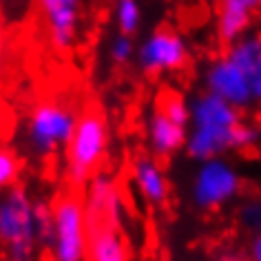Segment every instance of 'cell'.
<instances>
[{"label": "cell", "mask_w": 261, "mask_h": 261, "mask_svg": "<svg viewBox=\"0 0 261 261\" xmlns=\"http://www.w3.org/2000/svg\"><path fill=\"white\" fill-rule=\"evenodd\" d=\"M191 120L186 130V153L195 162L232 151V135L241 122V111L213 91L197 93L188 102Z\"/></svg>", "instance_id": "6da1fadb"}, {"label": "cell", "mask_w": 261, "mask_h": 261, "mask_svg": "<svg viewBox=\"0 0 261 261\" xmlns=\"http://www.w3.org/2000/svg\"><path fill=\"white\" fill-rule=\"evenodd\" d=\"M40 246L36 228V201L20 186L0 195V248L11 261H31Z\"/></svg>", "instance_id": "7a4b0ae2"}, {"label": "cell", "mask_w": 261, "mask_h": 261, "mask_svg": "<svg viewBox=\"0 0 261 261\" xmlns=\"http://www.w3.org/2000/svg\"><path fill=\"white\" fill-rule=\"evenodd\" d=\"M109 151V124L100 111L77 115L69 144L64 146V171L73 186H82L97 173Z\"/></svg>", "instance_id": "3957f363"}, {"label": "cell", "mask_w": 261, "mask_h": 261, "mask_svg": "<svg viewBox=\"0 0 261 261\" xmlns=\"http://www.w3.org/2000/svg\"><path fill=\"white\" fill-rule=\"evenodd\" d=\"M77 115L64 102L44 100L29 111L24 120V142L31 155L49 160L64 151L75 128Z\"/></svg>", "instance_id": "277c9868"}, {"label": "cell", "mask_w": 261, "mask_h": 261, "mask_svg": "<svg viewBox=\"0 0 261 261\" xmlns=\"http://www.w3.org/2000/svg\"><path fill=\"white\" fill-rule=\"evenodd\" d=\"M244 191V177L226 155L201 160L191 179V201L204 213L232 204Z\"/></svg>", "instance_id": "5b68a950"}, {"label": "cell", "mask_w": 261, "mask_h": 261, "mask_svg": "<svg viewBox=\"0 0 261 261\" xmlns=\"http://www.w3.org/2000/svg\"><path fill=\"white\" fill-rule=\"evenodd\" d=\"M54 232L47 250L56 261H80L87 259L89 246V221L84 199L73 193L60 195L54 204Z\"/></svg>", "instance_id": "8992f818"}, {"label": "cell", "mask_w": 261, "mask_h": 261, "mask_svg": "<svg viewBox=\"0 0 261 261\" xmlns=\"http://www.w3.org/2000/svg\"><path fill=\"white\" fill-rule=\"evenodd\" d=\"M204 87L206 91H213L219 97L228 100L239 111H246L252 104H257V97H254V73L244 69L237 60H232L226 51L206 64Z\"/></svg>", "instance_id": "52a82bcc"}, {"label": "cell", "mask_w": 261, "mask_h": 261, "mask_svg": "<svg viewBox=\"0 0 261 261\" xmlns=\"http://www.w3.org/2000/svg\"><path fill=\"white\" fill-rule=\"evenodd\" d=\"M138 64L146 75H166L186 69L191 62V49L186 40L173 29H155L144 38L135 51Z\"/></svg>", "instance_id": "ba28073f"}, {"label": "cell", "mask_w": 261, "mask_h": 261, "mask_svg": "<svg viewBox=\"0 0 261 261\" xmlns=\"http://www.w3.org/2000/svg\"><path fill=\"white\" fill-rule=\"evenodd\" d=\"M47 40L56 51H71L80 36L82 0H40Z\"/></svg>", "instance_id": "9c48e42d"}, {"label": "cell", "mask_w": 261, "mask_h": 261, "mask_svg": "<svg viewBox=\"0 0 261 261\" xmlns=\"http://www.w3.org/2000/svg\"><path fill=\"white\" fill-rule=\"evenodd\" d=\"M84 208H87L89 226H115L122 228L124 204L115 181L109 175H93L84 193Z\"/></svg>", "instance_id": "30bf717a"}, {"label": "cell", "mask_w": 261, "mask_h": 261, "mask_svg": "<svg viewBox=\"0 0 261 261\" xmlns=\"http://www.w3.org/2000/svg\"><path fill=\"white\" fill-rule=\"evenodd\" d=\"M186 130V126L173 122L160 107H155L146 120V144L158 160H168L184 148Z\"/></svg>", "instance_id": "8fae6325"}, {"label": "cell", "mask_w": 261, "mask_h": 261, "mask_svg": "<svg viewBox=\"0 0 261 261\" xmlns=\"http://www.w3.org/2000/svg\"><path fill=\"white\" fill-rule=\"evenodd\" d=\"M130 177H133V184L138 188L140 197L148 206L158 208L168 201L171 184H168L164 168H162L160 160L155 155H142V158L135 160L133 168H130Z\"/></svg>", "instance_id": "7c38bea8"}, {"label": "cell", "mask_w": 261, "mask_h": 261, "mask_svg": "<svg viewBox=\"0 0 261 261\" xmlns=\"http://www.w3.org/2000/svg\"><path fill=\"white\" fill-rule=\"evenodd\" d=\"M261 9V0H217L215 31L221 44H230L250 27L252 14Z\"/></svg>", "instance_id": "4fadbf2b"}, {"label": "cell", "mask_w": 261, "mask_h": 261, "mask_svg": "<svg viewBox=\"0 0 261 261\" xmlns=\"http://www.w3.org/2000/svg\"><path fill=\"white\" fill-rule=\"evenodd\" d=\"M130 257V248L122 228L115 226H89L87 259L93 261H124Z\"/></svg>", "instance_id": "5bb4252c"}, {"label": "cell", "mask_w": 261, "mask_h": 261, "mask_svg": "<svg viewBox=\"0 0 261 261\" xmlns=\"http://www.w3.org/2000/svg\"><path fill=\"white\" fill-rule=\"evenodd\" d=\"M142 22V9L138 0H117L115 3V24L120 34L133 36L140 29Z\"/></svg>", "instance_id": "9a60e30c"}, {"label": "cell", "mask_w": 261, "mask_h": 261, "mask_svg": "<svg viewBox=\"0 0 261 261\" xmlns=\"http://www.w3.org/2000/svg\"><path fill=\"white\" fill-rule=\"evenodd\" d=\"M158 107L164 111V113L171 117L173 122L181 124V126H188V120H191V109H188V102H186L184 95L175 93V91H166V93L160 97Z\"/></svg>", "instance_id": "2e32d148"}, {"label": "cell", "mask_w": 261, "mask_h": 261, "mask_svg": "<svg viewBox=\"0 0 261 261\" xmlns=\"http://www.w3.org/2000/svg\"><path fill=\"white\" fill-rule=\"evenodd\" d=\"M237 224L248 234L261 232V197H250L241 201L237 211Z\"/></svg>", "instance_id": "e0dca14e"}, {"label": "cell", "mask_w": 261, "mask_h": 261, "mask_svg": "<svg viewBox=\"0 0 261 261\" xmlns=\"http://www.w3.org/2000/svg\"><path fill=\"white\" fill-rule=\"evenodd\" d=\"M20 175V160L7 146H0V191H7L16 184Z\"/></svg>", "instance_id": "ac0fdd59"}, {"label": "cell", "mask_w": 261, "mask_h": 261, "mask_svg": "<svg viewBox=\"0 0 261 261\" xmlns=\"http://www.w3.org/2000/svg\"><path fill=\"white\" fill-rule=\"evenodd\" d=\"M36 228L40 246L47 248L51 241V232H54V208L49 201H36Z\"/></svg>", "instance_id": "d6986e66"}, {"label": "cell", "mask_w": 261, "mask_h": 261, "mask_svg": "<svg viewBox=\"0 0 261 261\" xmlns=\"http://www.w3.org/2000/svg\"><path fill=\"white\" fill-rule=\"evenodd\" d=\"M259 140H261V130L254 124L241 120L232 135V151H250V148L259 144Z\"/></svg>", "instance_id": "ffe728a7"}, {"label": "cell", "mask_w": 261, "mask_h": 261, "mask_svg": "<svg viewBox=\"0 0 261 261\" xmlns=\"http://www.w3.org/2000/svg\"><path fill=\"white\" fill-rule=\"evenodd\" d=\"M109 56L115 64H126L135 56V42L126 34H117L109 44Z\"/></svg>", "instance_id": "44dd1931"}, {"label": "cell", "mask_w": 261, "mask_h": 261, "mask_svg": "<svg viewBox=\"0 0 261 261\" xmlns=\"http://www.w3.org/2000/svg\"><path fill=\"white\" fill-rule=\"evenodd\" d=\"M250 257L254 261H261V232L252 234V241H250Z\"/></svg>", "instance_id": "7402d4cb"}, {"label": "cell", "mask_w": 261, "mask_h": 261, "mask_svg": "<svg viewBox=\"0 0 261 261\" xmlns=\"http://www.w3.org/2000/svg\"><path fill=\"white\" fill-rule=\"evenodd\" d=\"M254 97H257V102H261V64L257 71V77H254Z\"/></svg>", "instance_id": "603a6c76"}, {"label": "cell", "mask_w": 261, "mask_h": 261, "mask_svg": "<svg viewBox=\"0 0 261 261\" xmlns=\"http://www.w3.org/2000/svg\"><path fill=\"white\" fill-rule=\"evenodd\" d=\"M3 44H5V31H3V24H0V54H3Z\"/></svg>", "instance_id": "cb8c5ba5"}, {"label": "cell", "mask_w": 261, "mask_h": 261, "mask_svg": "<svg viewBox=\"0 0 261 261\" xmlns=\"http://www.w3.org/2000/svg\"><path fill=\"white\" fill-rule=\"evenodd\" d=\"M0 75H3V54H0Z\"/></svg>", "instance_id": "d4e9b609"}, {"label": "cell", "mask_w": 261, "mask_h": 261, "mask_svg": "<svg viewBox=\"0 0 261 261\" xmlns=\"http://www.w3.org/2000/svg\"><path fill=\"white\" fill-rule=\"evenodd\" d=\"M208 3H213V0H208Z\"/></svg>", "instance_id": "484cf974"}]
</instances>
